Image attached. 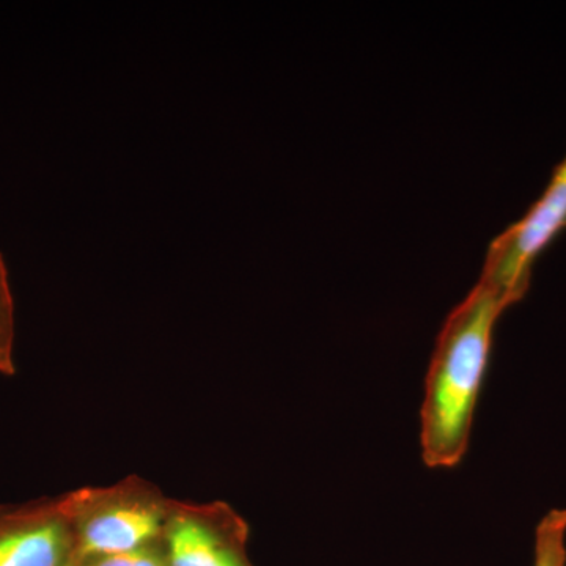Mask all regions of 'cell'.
Returning a JSON list of instances; mask_svg holds the SVG:
<instances>
[{
	"mask_svg": "<svg viewBox=\"0 0 566 566\" xmlns=\"http://www.w3.org/2000/svg\"><path fill=\"white\" fill-rule=\"evenodd\" d=\"M249 536L248 521L227 502L170 499L163 531L170 566H255Z\"/></svg>",
	"mask_w": 566,
	"mask_h": 566,
	"instance_id": "cell-4",
	"label": "cell"
},
{
	"mask_svg": "<svg viewBox=\"0 0 566 566\" xmlns=\"http://www.w3.org/2000/svg\"><path fill=\"white\" fill-rule=\"evenodd\" d=\"M14 304L11 296L9 271L0 253V375L13 376Z\"/></svg>",
	"mask_w": 566,
	"mask_h": 566,
	"instance_id": "cell-7",
	"label": "cell"
},
{
	"mask_svg": "<svg viewBox=\"0 0 566 566\" xmlns=\"http://www.w3.org/2000/svg\"><path fill=\"white\" fill-rule=\"evenodd\" d=\"M513 303L490 283L476 282L450 312L436 340L420 408V452L430 469H453L471 442L494 329Z\"/></svg>",
	"mask_w": 566,
	"mask_h": 566,
	"instance_id": "cell-1",
	"label": "cell"
},
{
	"mask_svg": "<svg viewBox=\"0 0 566 566\" xmlns=\"http://www.w3.org/2000/svg\"><path fill=\"white\" fill-rule=\"evenodd\" d=\"M77 566H170V560L161 536L136 549L81 558Z\"/></svg>",
	"mask_w": 566,
	"mask_h": 566,
	"instance_id": "cell-8",
	"label": "cell"
},
{
	"mask_svg": "<svg viewBox=\"0 0 566 566\" xmlns=\"http://www.w3.org/2000/svg\"><path fill=\"white\" fill-rule=\"evenodd\" d=\"M565 230L566 156L542 197L490 244L480 281L493 285L513 305L520 303L531 289L536 260Z\"/></svg>",
	"mask_w": 566,
	"mask_h": 566,
	"instance_id": "cell-3",
	"label": "cell"
},
{
	"mask_svg": "<svg viewBox=\"0 0 566 566\" xmlns=\"http://www.w3.org/2000/svg\"><path fill=\"white\" fill-rule=\"evenodd\" d=\"M66 494L0 505V566H77Z\"/></svg>",
	"mask_w": 566,
	"mask_h": 566,
	"instance_id": "cell-5",
	"label": "cell"
},
{
	"mask_svg": "<svg viewBox=\"0 0 566 566\" xmlns=\"http://www.w3.org/2000/svg\"><path fill=\"white\" fill-rule=\"evenodd\" d=\"M534 566H566V510H551L536 526Z\"/></svg>",
	"mask_w": 566,
	"mask_h": 566,
	"instance_id": "cell-6",
	"label": "cell"
},
{
	"mask_svg": "<svg viewBox=\"0 0 566 566\" xmlns=\"http://www.w3.org/2000/svg\"><path fill=\"white\" fill-rule=\"evenodd\" d=\"M81 558L136 549L161 538L170 497L155 483L128 475L111 486L66 493Z\"/></svg>",
	"mask_w": 566,
	"mask_h": 566,
	"instance_id": "cell-2",
	"label": "cell"
}]
</instances>
